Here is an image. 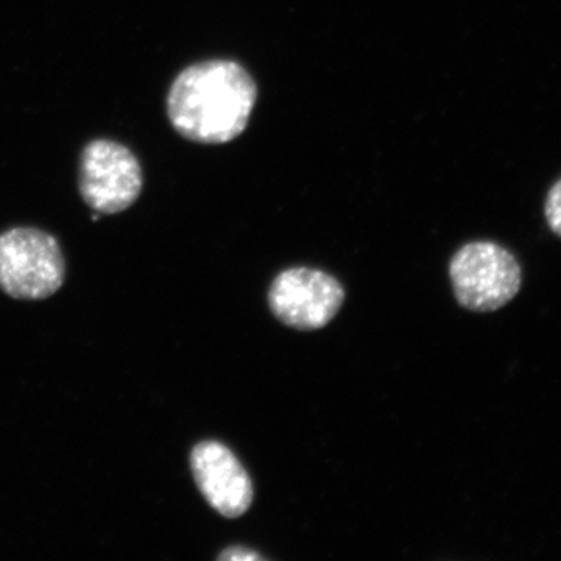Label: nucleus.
Returning <instances> with one entry per match:
<instances>
[{"label":"nucleus","mask_w":561,"mask_h":561,"mask_svg":"<svg viewBox=\"0 0 561 561\" xmlns=\"http://www.w3.org/2000/svg\"><path fill=\"white\" fill-rule=\"evenodd\" d=\"M142 184L138 158L116 140H91L81 151L80 194L95 213L117 214L130 208Z\"/></svg>","instance_id":"obj_4"},{"label":"nucleus","mask_w":561,"mask_h":561,"mask_svg":"<svg viewBox=\"0 0 561 561\" xmlns=\"http://www.w3.org/2000/svg\"><path fill=\"white\" fill-rule=\"evenodd\" d=\"M65 257L60 243L36 228L0 234V289L18 300H43L60 289Z\"/></svg>","instance_id":"obj_3"},{"label":"nucleus","mask_w":561,"mask_h":561,"mask_svg":"<svg viewBox=\"0 0 561 561\" xmlns=\"http://www.w3.org/2000/svg\"><path fill=\"white\" fill-rule=\"evenodd\" d=\"M191 468L195 482L214 511L225 518H239L253 502L249 472L228 446L202 442L192 449Z\"/></svg>","instance_id":"obj_6"},{"label":"nucleus","mask_w":561,"mask_h":561,"mask_svg":"<svg viewBox=\"0 0 561 561\" xmlns=\"http://www.w3.org/2000/svg\"><path fill=\"white\" fill-rule=\"evenodd\" d=\"M545 214L549 228L561 238V180L557 181L549 191L548 198H546Z\"/></svg>","instance_id":"obj_7"},{"label":"nucleus","mask_w":561,"mask_h":561,"mask_svg":"<svg viewBox=\"0 0 561 561\" xmlns=\"http://www.w3.org/2000/svg\"><path fill=\"white\" fill-rule=\"evenodd\" d=\"M220 561H264L265 557L261 553L251 551L249 548L242 546H232V548L225 549L219 556Z\"/></svg>","instance_id":"obj_8"},{"label":"nucleus","mask_w":561,"mask_h":561,"mask_svg":"<svg viewBox=\"0 0 561 561\" xmlns=\"http://www.w3.org/2000/svg\"><path fill=\"white\" fill-rule=\"evenodd\" d=\"M345 301V290L330 273L297 267L280 272L268 291L273 316L300 331L320 330Z\"/></svg>","instance_id":"obj_5"},{"label":"nucleus","mask_w":561,"mask_h":561,"mask_svg":"<svg viewBox=\"0 0 561 561\" xmlns=\"http://www.w3.org/2000/svg\"><path fill=\"white\" fill-rule=\"evenodd\" d=\"M457 301L472 312H493L518 295L522 265L511 251L494 242L479 241L461 247L449 264Z\"/></svg>","instance_id":"obj_2"},{"label":"nucleus","mask_w":561,"mask_h":561,"mask_svg":"<svg viewBox=\"0 0 561 561\" xmlns=\"http://www.w3.org/2000/svg\"><path fill=\"white\" fill-rule=\"evenodd\" d=\"M256 101V81L239 62H195L173 80L168 116L183 138L217 146L245 131Z\"/></svg>","instance_id":"obj_1"}]
</instances>
